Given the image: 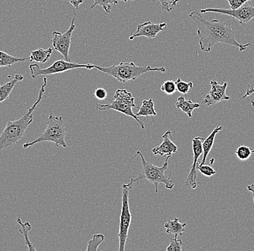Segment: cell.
<instances>
[{"instance_id": "obj_8", "label": "cell", "mask_w": 254, "mask_h": 251, "mask_svg": "<svg viewBox=\"0 0 254 251\" xmlns=\"http://www.w3.org/2000/svg\"><path fill=\"white\" fill-rule=\"evenodd\" d=\"M95 65L93 64H78L74 62L66 61L65 60H60L55 62L51 66L47 68H41L37 64L30 65L29 69L31 77L36 79L39 76H50L77 69V68H86L87 70H93Z\"/></svg>"}, {"instance_id": "obj_35", "label": "cell", "mask_w": 254, "mask_h": 251, "mask_svg": "<svg viewBox=\"0 0 254 251\" xmlns=\"http://www.w3.org/2000/svg\"><path fill=\"white\" fill-rule=\"evenodd\" d=\"M247 189L249 191H250L252 193V197H253V201L254 203V184H252V185H248Z\"/></svg>"}, {"instance_id": "obj_13", "label": "cell", "mask_w": 254, "mask_h": 251, "mask_svg": "<svg viewBox=\"0 0 254 251\" xmlns=\"http://www.w3.org/2000/svg\"><path fill=\"white\" fill-rule=\"evenodd\" d=\"M166 23H154L151 21L145 22L142 24L138 25L136 31L129 36V40H133L136 37L148 38L155 39L160 31H163L166 28Z\"/></svg>"}, {"instance_id": "obj_32", "label": "cell", "mask_w": 254, "mask_h": 251, "mask_svg": "<svg viewBox=\"0 0 254 251\" xmlns=\"http://www.w3.org/2000/svg\"><path fill=\"white\" fill-rule=\"evenodd\" d=\"M94 96L98 100H106L108 98V93L104 88H98L95 90Z\"/></svg>"}, {"instance_id": "obj_1", "label": "cell", "mask_w": 254, "mask_h": 251, "mask_svg": "<svg viewBox=\"0 0 254 251\" xmlns=\"http://www.w3.org/2000/svg\"><path fill=\"white\" fill-rule=\"evenodd\" d=\"M189 17L197 25L196 33L199 37L198 44L203 52H210L217 43L233 46L239 49L240 52H244L249 47H254L253 43L240 44L236 39L231 24L228 22L220 21L216 19L207 20L197 10L190 12Z\"/></svg>"}, {"instance_id": "obj_15", "label": "cell", "mask_w": 254, "mask_h": 251, "mask_svg": "<svg viewBox=\"0 0 254 251\" xmlns=\"http://www.w3.org/2000/svg\"><path fill=\"white\" fill-rule=\"evenodd\" d=\"M24 79L23 76L21 74H16L12 80L7 83H2L0 85V103L3 102L9 98L11 92L15 88L16 84Z\"/></svg>"}, {"instance_id": "obj_29", "label": "cell", "mask_w": 254, "mask_h": 251, "mask_svg": "<svg viewBox=\"0 0 254 251\" xmlns=\"http://www.w3.org/2000/svg\"><path fill=\"white\" fill-rule=\"evenodd\" d=\"M162 10L171 12L173 8L179 2V0H158Z\"/></svg>"}, {"instance_id": "obj_14", "label": "cell", "mask_w": 254, "mask_h": 251, "mask_svg": "<svg viewBox=\"0 0 254 251\" xmlns=\"http://www.w3.org/2000/svg\"><path fill=\"white\" fill-rule=\"evenodd\" d=\"M171 136H172V133L171 130H167L166 133L162 136L163 138L162 144L152 149V152L154 155L167 157V156H172L173 154L178 153L177 146L171 141Z\"/></svg>"}, {"instance_id": "obj_24", "label": "cell", "mask_w": 254, "mask_h": 251, "mask_svg": "<svg viewBox=\"0 0 254 251\" xmlns=\"http://www.w3.org/2000/svg\"><path fill=\"white\" fill-rule=\"evenodd\" d=\"M235 153L240 161L244 162L252 157V154L254 153V149H251L249 146H241L238 148Z\"/></svg>"}, {"instance_id": "obj_37", "label": "cell", "mask_w": 254, "mask_h": 251, "mask_svg": "<svg viewBox=\"0 0 254 251\" xmlns=\"http://www.w3.org/2000/svg\"><path fill=\"white\" fill-rule=\"evenodd\" d=\"M251 103H252V105L254 107V98L251 101Z\"/></svg>"}, {"instance_id": "obj_36", "label": "cell", "mask_w": 254, "mask_h": 251, "mask_svg": "<svg viewBox=\"0 0 254 251\" xmlns=\"http://www.w3.org/2000/svg\"><path fill=\"white\" fill-rule=\"evenodd\" d=\"M119 1H125V2H127V1H134V0H119Z\"/></svg>"}, {"instance_id": "obj_27", "label": "cell", "mask_w": 254, "mask_h": 251, "mask_svg": "<svg viewBox=\"0 0 254 251\" xmlns=\"http://www.w3.org/2000/svg\"><path fill=\"white\" fill-rule=\"evenodd\" d=\"M160 90L166 93L167 95L174 94L177 91L176 82L171 80L166 81L162 85Z\"/></svg>"}, {"instance_id": "obj_16", "label": "cell", "mask_w": 254, "mask_h": 251, "mask_svg": "<svg viewBox=\"0 0 254 251\" xmlns=\"http://www.w3.org/2000/svg\"><path fill=\"white\" fill-rule=\"evenodd\" d=\"M223 129V126H217V128H214L213 131L210 133L208 137L204 139L202 142V149H203V157L202 161H201V165H204L207 159L208 155L210 153L212 147H213L214 140H215L216 135L221 131Z\"/></svg>"}, {"instance_id": "obj_3", "label": "cell", "mask_w": 254, "mask_h": 251, "mask_svg": "<svg viewBox=\"0 0 254 251\" xmlns=\"http://www.w3.org/2000/svg\"><path fill=\"white\" fill-rule=\"evenodd\" d=\"M136 156H139L142 162V171L139 173L137 177L131 178V181L134 184L139 183L140 181L147 180L151 183L153 184L155 187V193L158 192V185L160 183H163L166 185L167 189L174 188L175 184L171 179V171L170 172L169 175L167 176L165 174V171L168 168V160L171 158V156H167L166 161L161 167L156 166L154 164L146 161L144 156L140 151H137L136 154L132 157L131 160L135 158Z\"/></svg>"}, {"instance_id": "obj_20", "label": "cell", "mask_w": 254, "mask_h": 251, "mask_svg": "<svg viewBox=\"0 0 254 251\" xmlns=\"http://www.w3.org/2000/svg\"><path fill=\"white\" fill-rule=\"evenodd\" d=\"M138 109H139V111L136 114L138 117H154V116L157 115L155 104H154L153 100L152 98L148 100H143L142 105L138 106Z\"/></svg>"}, {"instance_id": "obj_18", "label": "cell", "mask_w": 254, "mask_h": 251, "mask_svg": "<svg viewBox=\"0 0 254 251\" xmlns=\"http://www.w3.org/2000/svg\"><path fill=\"white\" fill-rule=\"evenodd\" d=\"M187 223H181L179 219L175 218L174 220H168L164 224L167 234H173L178 237L182 235L185 232Z\"/></svg>"}, {"instance_id": "obj_7", "label": "cell", "mask_w": 254, "mask_h": 251, "mask_svg": "<svg viewBox=\"0 0 254 251\" xmlns=\"http://www.w3.org/2000/svg\"><path fill=\"white\" fill-rule=\"evenodd\" d=\"M134 184L130 180L122 185V211L119 220V231L117 236L119 240V251L125 250L128 231L131 227V214L129 207V194Z\"/></svg>"}, {"instance_id": "obj_28", "label": "cell", "mask_w": 254, "mask_h": 251, "mask_svg": "<svg viewBox=\"0 0 254 251\" xmlns=\"http://www.w3.org/2000/svg\"><path fill=\"white\" fill-rule=\"evenodd\" d=\"M183 249V242L182 240L178 239L177 237L171 238L169 246L167 247L166 251H182Z\"/></svg>"}, {"instance_id": "obj_30", "label": "cell", "mask_w": 254, "mask_h": 251, "mask_svg": "<svg viewBox=\"0 0 254 251\" xmlns=\"http://www.w3.org/2000/svg\"><path fill=\"white\" fill-rule=\"evenodd\" d=\"M197 170L206 177H212L216 174V171L213 168L209 165H206L205 164L204 165H201V164L198 165V164Z\"/></svg>"}, {"instance_id": "obj_26", "label": "cell", "mask_w": 254, "mask_h": 251, "mask_svg": "<svg viewBox=\"0 0 254 251\" xmlns=\"http://www.w3.org/2000/svg\"><path fill=\"white\" fill-rule=\"evenodd\" d=\"M175 82H176L178 91L182 94L187 95L193 88V82H185L181 79H178Z\"/></svg>"}, {"instance_id": "obj_31", "label": "cell", "mask_w": 254, "mask_h": 251, "mask_svg": "<svg viewBox=\"0 0 254 251\" xmlns=\"http://www.w3.org/2000/svg\"><path fill=\"white\" fill-rule=\"evenodd\" d=\"M229 3L230 9H236L242 7L248 1H252V0H227Z\"/></svg>"}, {"instance_id": "obj_34", "label": "cell", "mask_w": 254, "mask_h": 251, "mask_svg": "<svg viewBox=\"0 0 254 251\" xmlns=\"http://www.w3.org/2000/svg\"><path fill=\"white\" fill-rule=\"evenodd\" d=\"M254 93V85H249L247 90H246L245 95L243 96V98L248 97V96H251Z\"/></svg>"}, {"instance_id": "obj_25", "label": "cell", "mask_w": 254, "mask_h": 251, "mask_svg": "<svg viewBox=\"0 0 254 251\" xmlns=\"http://www.w3.org/2000/svg\"><path fill=\"white\" fill-rule=\"evenodd\" d=\"M105 236L103 234L93 235L91 240L87 243V251H98V247L104 241Z\"/></svg>"}, {"instance_id": "obj_17", "label": "cell", "mask_w": 254, "mask_h": 251, "mask_svg": "<svg viewBox=\"0 0 254 251\" xmlns=\"http://www.w3.org/2000/svg\"><path fill=\"white\" fill-rule=\"evenodd\" d=\"M176 106L177 109H181L183 112L187 114L190 118L192 117V112L195 109H197L201 106L198 103L193 102L191 100H187L184 96H179L176 102Z\"/></svg>"}, {"instance_id": "obj_19", "label": "cell", "mask_w": 254, "mask_h": 251, "mask_svg": "<svg viewBox=\"0 0 254 251\" xmlns=\"http://www.w3.org/2000/svg\"><path fill=\"white\" fill-rule=\"evenodd\" d=\"M53 53V49H44L39 48L36 50L32 51L31 56L28 57V61H34L36 63H46L49 60Z\"/></svg>"}, {"instance_id": "obj_6", "label": "cell", "mask_w": 254, "mask_h": 251, "mask_svg": "<svg viewBox=\"0 0 254 251\" xmlns=\"http://www.w3.org/2000/svg\"><path fill=\"white\" fill-rule=\"evenodd\" d=\"M136 107L135 98L130 92L126 89H118L116 91L114 98L109 104H97L95 108L98 111H105L112 109L128 117L134 119L142 129H144V122L138 119L137 116L133 112V108Z\"/></svg>"}, {"instance_id": "obj_12", "label": "cell", "mask_w": 254, "mask_h": 251, "mask_svg": "<svg viewBox=\"0 0 254 251\" xmlns=\"http://www.w3.org/2000/svg\"><path fill=\"white\" fill-rule=\"evenodd\" d=\"M211 88L209 93L204 96L203 103L206 106H212L222 101H228L230 99L226 93L228 83L225 82L220 85L216 80L210 81Z\"/></svg>"}, {"instance_id": "obj_22", "label": "cell", "mask_w": 254, "mask_h": 251, "mask_svg": "<svg viewBox=\"0 0 254 251\" xmlns=\"http://www.w3.org/2000/svg\"><path fill=\"white\" fill-rule=\"evenodd\" d=\"M28 57L20 58L14 57L0 50V67H10L19 62L28 61Z\"/></svg>"}, {"instance_id": "obj_21", "label": "cell", "mask_w": 254, "mask_h": 251, "mask_svg": "<svg viewBox=\"0 0 254 251\" xmlns=\"http://www.w3.org/2000/svg\"><path fill=\"white\" fill-rule=\"evenodd\" d=\"M17 224L20 225V229L19 230L20 233L23 235L24 239H25V243L26 246H28V250L29 251H36V248H35L34 245L32 244L31 241H30L29 238H28V233L31 231L32 227L29 222H26L24 223L22 222L21 219L17 217L16 219Z\"/></svg>"}, {"instance_id": "obj_4", "label": "cell", "mask_w": 254, "mask_h": 251, "mask_svg": "<svg viewBox=\"0 0 254 251\" xmlns=\"http://www.w3.org/2000/svg\"><path fill=\"white\" fill-rule=\"evenodd\" d=\"M98 71L106 73L117 79L119 82L125 84L129 81H134L139 76L148 72H166V69L163 67L152 68L149 65L139 66L135 65L133 62H122L117 65L111 67H102L95 65Z\"/></svg>"}, {"instance_id": "obj_11", "label": "cell", "mask_w": 254, "mask_h": 251, "mask_svg": "<svg viewBox=\"0 0 254 251\" xmlns=\"http://www.w3.org/2000/svg\"><path fill=\"white\" fill-rule=\"evenodd\" d=\"M204 138L195 137L192 140V149H193V163L190 167V171L185 180V185L192 189L196 188V177H197L198 160L200 156L203 154L202 142Z\"/></svg>"}, {"instance_id": "obj_5", "label": "cell", "mask_w": 254, "mask_h": 251, "mask_svg": "<svg viewBox=\"0 0 254 251\" xmlns=\"http://www.w3.org/2000/svg\"><path fill=\"white\" fill-rule=\"evenodd\" d=\"M45 123L47 125V128L44 133L36 139L24 144V149H28L41 142H52L57 146H62L64 149L67 148V144L65 141V134L67 131V128L65 125L63 117H57L51 113L46 120Z\"/></svg>"}, {"instance_id": "obj_23", "label": "cell", "mask_w": 254, "mask_h": 251, "mask_svg": "<svg viewBox=\"0 0 254 251\" xmlns=\"http://www.w3.org/2000/svg\"><path fill=\"white\" fill-rule=\"evenodd\" d=\"M119 0H94L93 4L90 6V8L93 9L96 5L101 6L106 14L110 13L112 7L118 4Z\"/></svg>"}, {"instance_id": "obj_10", "label": "cell", "mask_w": 254, "mask_h": 251, "mask_svg": "<svg viewBox=\"0 0 254 251\" xmlns=\"http://www.w3.org/2000/svg\"><path fill=\"white\" fill-rule=\"evenodd\" d=\"M75 20V14L73 16L70 27L66 32L62 33L59 31H53L52 33V45L54 49L60 52L66 61L71 62L70 57H69V49H70L71 38H72L73 31L75 29L76 25H74Z\"/></svg>"}, {"instance_id": "obj_33", "label": "cell", "mask_w": 254, "mask_h": 251, "mask_svg": "<svg viewBox=\"0 0 254 251\" xmlns=\"http://www.w3.org/2000/svg\"><path fill=\"white\" fill-rule=\"evenodd\" d=\"M69 4H71L75 9H78L79 5L83 3V0H69Z\"/></svg>"}, {"instance_id": "obj_2", "label": "cell", "mask_w": 254, "mask_h": 251, "mask_svg": "<svg viewBox=\"0 0 254 251\" xmlns=\"http://www.w3.org/2000/svg\"><path fill=\"white\" fill-rule=\"evenodd\" d=\"M47 85V78L44 76V84L41 85L39 97L36 102L20 118L17 119L15 121L7 122L5 128L0 135V152L10 149L23 138L25 131L33 121V112H34L36 106L39 105V103L42 100Z\"/></svg>"}, {"instance_id": "obj_9", "label": "cell", "mask_w": 254, "mask_h": 251, "mask_svg": "<svg viewBox=\"0 0 254 251\" xmlns=\"http://www.w3.org/2000/svg\"><path fill=\"white\" fill-rule=\"evenodd\" d=\"M202 14L206 12H215L222 15H229L237 20L241 25H246L254 18V7L252 4H245L236 9L223 8H204L200 10Z\"/></svg>"}]
</instances>
